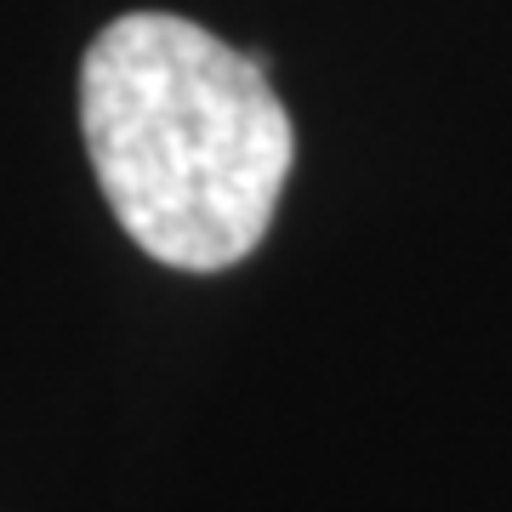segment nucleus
Returning a JSON list of instances; mask_svg holds the SVG:
<instances>
[{"label": "nucleus", "instance_id": "f257e3e1", "mask_svg": "<svg viewBox=\"0 0 512 512\" xmlns=\"http://www.w3.org/2000/svg\"><path fill=\"white\" fill-rule=\"evenodd\" d=\"M80 131L114 222L183 274L268 239L296 160L262 63L177 12H126L86 46Z\"/></svg>", "mask_w": 512, "mask_h": 512}]
</instances>
